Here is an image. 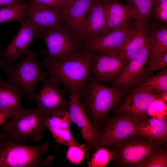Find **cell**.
<instances>
[{"instance_id":"obj_9","label":"cell","mask_w":167,"mask_h":167,"mask_svg":"<svg viewBox=\"0 0 167 167\" xmlns=\"http://www.w3.org/2000/svg\"><path fill=\"white\" fill-rule=\"evenodd\" d=\"M158 27V24H152L150 35L144 47L127 64L111 87L126 91L139 84L143 80V67L151 50L152 36Z\"/></svg>"},{"instance_id":"obj_11","label":"cell","mask_w":167,"mask_h":167,"mask_svg":"<svg viewBox=\"0 0 167 167\" xmlns=\"http://www.w3.org/2000/svg\"><path fill=\"white\" fill-rule=\"evenodd\" d=\"M126 92L120 103L113 109V115L125 114L141 118H147L150 103L159 96L148 87L139 83Z\"/></svg>"},{"instance_id":"obj_30","label":"cell","mask_w":167,"mask_h":167,"mask_svg":"<svg viewBox=\"0 0 167 167\" xmlns=\"http://www.w3.org/2000/svg\"><path fill=\"white\" fill-rule=\"evenodd\" d=\"M55 141L59 144L69 146L77 143L70 130L48 127Z\"/></svg>"},{"instance_id":"obj_25","label":"cell","mask_w":167,"mask_h":167,"mask_svg":"<svg viewBox=\"0 0 167 167\" xmlns=\"http://www.w3.org/2000/svg\"><path fill=\"white\" fill-rule=\"evenodd\" d=\"M140 83L148 87L157 94L167 91V68L154 75L145 77Z\"/></svg>"},{"instance_id":"obj_23","label":"cell","mask_w":167,"mask_h":167,"mask_svg":"<svg viewBox=\"0 0 167 167\" xmlns=\"http://www.w3.org/2000/svg\"><path fill=\"white\" fill-rule=\"evenodd\" d=\"M152 48L146 62L147 66L167 53V28L162 27L154 32L152 39Z\"/></svg>"},{"instance_id":"obj_16","label":"cell","mask_w":167,"mask_h":167,"mask_svg":"<svg viewBox=\"0 0 167 167\" xmlns=\"http://www.w3.org/2000/svg\"><path fill=\"white\" fill-rule=\"evenodd\" d=\"M149 21L135 19L123 46L121 54L126 61L131 60L144 47L149 36Z\"/></svg>"},{"instance_id":"obj_37","label":"cell","mask_w":167,"mask_h":167,"mask_svg":"<svg viewBox=\"0 0 167 167\" xmlns=\"http://www.w3.org/2000/svg\"><path fill=\"white\" fill-rule=\"evenodd\" d=\"M22 0H0V7L23 2Z\"/></svg>"},{"instance_id":"obj_39","label":"cell","mask_w":167,"mask_h":167,"mask_svg":"<svg viewBox=\"0 0 167 167\" xmlns=\"http://www.w3.org/2000/svg\"><path fill=\"white\" fill-rule=\"evenodd\" d=\"M166 0H152L153 9V11H154L155 8L160 2Z\"/></svg>"},{"instance_id":"obj_19","label":"cell","mask_w":167,"mask_h":167,"mask_svg":"<svg viewBox=\"0 0 167 167\" xmlns=\"http://www.w3.org/2000/svg\"><path fill=\"white\" fill-rule=\"evenodd\" d=\"M24 17L34 28L36 32L49 29L64 21L61 11L49 7H39L26 11H24Z\"/></svg>"},{"instance_id":"obj_33","label":"cell","mask_w":167,"mask_h":167,"mask_svg":"<svg viewBox=\"0 0 167 167\" xmlns=\"http://www.w3.org/2000/svg\"><path fill=\"white\" fill-rule=\"evenodd\" d=\"M167 150L163 146L142 167H167Z\"/></svg>"},{"instance_id":"obj_24","label":"cell","mask_w":167,"mask_h":167,"mask_svg":"<svg viewBox=\"0 0 167 167\" xmlns=\"http://www.w3.org/2000/svg\"><path fill=\"white\" fill-rule=\"evenodd\" d=\"M132 10L135 19L149 21L154 11L152 0H126Z\"/></svg>"},{"instance_id":"obj_6","label":"cell","mask_w":167,"mask_h":167,"mask_svg":"<svg viewBox=\"0 0 167 167\" xmlns=\"http://www.w3.org/2000/svg\"><path fill=\"white\" fill-rule=\"evenodd\" d=\"M48 117L37 107L24 109L19 115L7 120L2 130L17 142H25L28 139L35 142H40L48 129Z\"/></svg>"},{"instance_id":"obj_1","label":"cell","mask_w":167,"mask_h":167,"mask_svg":"<svg viewBox=\"0 0 167 167\" xmlns=\"http://www.w3.org/2000/svg\"><path fill=\"white\" fill-rule=\"evenodd\" d=\"M94 53L83 46L71 56L61 62L52 63L44 60L38 62L44 67L48 75L58 84L65 86L70 92L80 96L91 74Z\"/></svg>"},{"instance_id":"obj_28","label":"cell","mask_w":167,"mask_h":167,"mask_svg":"<svg viewBox=\"0 0 167 167\" xmlns=\"http://www.w3.org/2000/svg\"><path fill=\"white\" fill-rule=\"evenodd\" d=\"M72 123L68 110L48 117L46 120L47 128L70 130Z\"/></svg>"},{"instance_id":"obj_41","label":"cell","mask_w":167,"mask_h":167,"mask_svg":"<svg viewBox=\"0 0 167 167\" xmlns=\"http://www.w3.org/2000/svg\"><path fill=\"white\" fill-rule=\"evenodd\" d=\"M117 0V1H119L120 0Z\"/></svg>"},{"instance_id":"obj_3","label":"cell","mask_w":167,"mask_h":167,"mask_svg":"<svg viewBox=\"0 0 167 167\" xmlns=\"http://www.w3.org/2000/svg\"><path fill=\"white\" fill-rule=\"evenodd\" d=\"M48 143L28 145L17 142L0 133V167H39L50 165L52 158L43 159L49 149Z\"/></svg>"},{"instance_id":"obj_38","label":"cell","mask_w":167,"mask_h":167,"mask_svg":"<svg viewBox=\"0 0 167 167\" xmlns=\"http://www.w3.org/2000/svg\"><path fill=\"white\" fill-rule=\"evenodd\" d=\"M159 97L166 103L167 102V91H163L160 93Z\"/></svg>"},{"instance_id":"obj_22","label":"cell","mask_w":167,"mask_h":167,"mask_svg":"<svg viewBox=\"0 0 167 167\" xmlns=\"http://www.w3.org/2000/svg\"><path fill=\"white\" fill-rule=\"evenodd\" d=\"M93 0H75L66 12L64 22L79 39L83 23Z\"/></svg>"},{"instance_id":"obj_36","label":"cell","mask_w":167,"mask_h":167,"mask_svg":"<svg viewBox=\"0 0 167 167\" xmlns=\"http://www.w3.org/2000/svg\"><path fill=\"white\" fill-rule=\"evenodd\" d=\"M14 117L12 113L0 109V126L3 124L8 118H14Z\"/></svg>"},{"instance_id":"obj_8","label":"cell","mask_w":167,"mask_h":167,"mask_svg":"<svg viewBox=\"0 0 167 167\" xmlns=\"http://www.w3.org/2000/svg\"><path fill=\"white\" fill-rule=\"evenodd\" d=\"M146 118L128 114L113 115L99 129L98 140L92 151L102 147H112L136 135L139 125Z\"/></svg>"},{"instance_id":"obj_20","label":"cell","mask_w":167,"mask_h":167,"mask_svg":"<svg viewBox=\"0 0 167 167\" xmlns=\"http://www.w3.org/2000/svg\"><path fill=\"white\" fill-rule=\"evenodd\" d=\"M26 96L20 88L7 80L0 79V109L11 113L14 118L16 117L24 109L21 99Z\"/></svg>"},{"instance_id":"obj_7","label":"cell","mask_w":167,"mask_h":167,"mask_svg":"<svg viewBox=\"0 0 167 167\" xmlns=\"http://www.w3.org/2000/svg\"><path fill=\"white\" fill-rule=\"evenodd\" d=\"M35 36L41 38L45 41L47 50L44 60L49 62L63 61L82 46L79 39L64 22L49 29L36 32Z\"/></svg>"},{"instance_id":"obj_21","label":"cell","mask_w":167,"mask_h":167,"mask_svg":"<svg viewBox=\"0 0 167 167\" xmlns=\"http://www.w3.org/2000/svg\"><path fill=\"white\" fill-rule=\"evenodd\" d=\"M136 135L152 141L166 144L167 142V117H147L140 123Z\"/></svg>"},{"instance_id":"obj_2","label":"cell","mask_w":167,"mask_h":167,"mask_svg":"<svg viewBox=\"0 0 167 167\" xmlns=\"http://www.w3.org/2000/svg\"><path fill=\"white\" fill-rule=\"evenodd\" d=\"M126 92L106 86L91 74L80 97L84 112L92 123L99 129L110 111L120 103Z\"/></svg>"},{"instance_id":"obj_26","label":"cell","mask_w":167,"mask_h":167,"mask_svg":"<svg viewBox=\"0 0 167 167\" xmlns=\"http://www.w3.org/2000/svg\"><path fill=\"white\" fill-rule=\"evenodd\" d=\"M25 2L0 7V23L17 21L21 22L24 17Z\"/></svg>"},{"instance_id":"obj_34","label":"cell","mask_w":167,"mask_h":167,"mask_svg":"<svg viewBox=\"0 0 167 167\" xmlns=\"http://www.w3.org/2000/svg\"><path fill=\"white\" fill-rule=\"evenodd\" d=\"M167 65V53L148 65L143 69V79L153 72L166 66Z\"/></svg>"},{"instance_id":"obj_27","label":"cell","mask_w":167,"mask_h":167,"mask_svg":"<svg viewBox=\"0 0 167 167\" xmlns=\"http://www.w3.org/2000/svg\"><path fill=\"white\" fill-rule=\"evenodd\" d=\"M25 3L24 11L33 8L49 7L59 10L64 17L66 6V0H28Z\"/></svg>"},{"instance_id":"obj_35","label":"cell","mask_w":167,"mask_h":167,"mask_svg":"<svg viewBox=\"0 0 167 167\" xmlns=\"http://www.w3.org/2000/svg\"><path fill=\"white\" fill-rule=\"evenodd\" d=\"M154 18L160 21L167 22V0L160 2L154 11Z\"/></svg>"},{"instance_id":"obj_13","label":"cell","mask_w":167,"mask_h":167,"mask_svg":"<svg viewBox=\"0 0 167 167\" xmlns=\"http://www.w3.org/2000/svg\"><path fill=\"white\" fill-rule=\"evenodd\" d=\"M80 100L79 94L70 92L68 112L72 122L78 126L82 137L86 142V151H92L97 143L99 129L91 122L84 112Z\"/></svg>"},{"instance_id":"obj_29","label":"cell","mask_w":167,"mask_h":167,"mask_svg":"<svg viewBox=\"0 0 167 167\" xmlns=\"http://www.w3.org/2000/svg\"><path fill=\"white\" fill-rule=\"evenodd\" d=\"M111 159L110 151L105 147H102L93 152L92 157L88 162V166L104 167Z\"/></svg>"},{"instance_id":"obj_15","label":"cell","mask_w":167,"mask_h":167,"mask_svg":"<svg viewBox=\"0 0 167 167\" xmlns=\"http://www.w3.org/2000/svg\"><path fill=\"white\" fill-rule=\"evenodd\" d=\"M20 23V29L11 42L4 49H0V56L4 57L9 63L17 62L36 37L35 29L26 19L24 17Z\"/></svg>"},{"instance_id":"obj_10","label":"cell","mask_w":167,"mask_h":167,"mask_svg":"<svg viewBox=\"0 0 167 167\" xmlns=\"http://www.w3.org/2000/svg\"><path fill=\"white\" fill-rule=\"evenodd\" d=\"M41 82L40 90L28 97L29 100L34 101L36 107L48 117L68 110L69 100L58 84L50 78Z\"/></svg>"},{"instance_id":"obj_5","label":"cell","mask_w":167,"mask_h":167,"mask_svg":"<svg viewBox=\"0 0 167 167\" xmlns=\"http://www.w3.org/2000/svg\"><path fill=\"white\" fill-rule=\"evenodd\" d=\"M25 54L23 58L14 64L5 59L0 60V67L6 74L7 80L22 89L29 97L36 93L37 83L47 79L48 75L40 69L33 51L28 49Z\"/></svg>"},{"instance_id":"obj_12","label":"cell","mask_w":167,"mask_h":167,"mask_svg":"<svg viewBox=\"0 0 167 167\" xmlns=\"http://www.w3.org/2000/svg\"><path fill=\"white\" fill-rule=\"evenodd\" d=\"M93 53L91 74L103 84L113 83L128 63L121 52Z\"/></svg>"},{"instance_id":"obj_32","label":"cell","mask_w":167,"mask_h":167,"mask_svg":"<svg viewBox=\"0 0 167 167\" xmlns=\"http://www.w3.org/2000/svg\"><path fill=\"white\" fill-rule=\"evenodd\" d=\"M85 144L79 145L78 143L69 146L66 157L71 162L79 164L83 161L86 150Z\"/></svg>"},{"instance_id":"obj_40","label":"cell","mask_w":167,"mask_h":167,"mask_svg":"<svg viewBox=\"0 0 167 167\" xmlns=\"http://www.w3.org/2000/svg\"><path fill=\"white\" fill-rule=\"evenodd\" d=\"M66 0V11L65 15L66 12L68 10L69 8H70L71 5H72V3L75 0Z\"/></svg>"},{"instance_id":"obj_17","label":"cell","mask_w":167,"mask_h":167,"mask_svg":"<svg viewBox=\"0 0 167 167\" xmlns=\"http://www.w3.org/2000/svg\"><path fill=\"white\" fill-rule=\"evenodd\" d=\"M133 22L109 31L103 36L88 44L83 45L88 50L93 52H113L121 53L123 46Z\"/></svg>"},{"instance_id":"obj_31","label":"cell","mask_w":167,"mask_h":167,"mask_svg":"<svg viewBox=\"0 0 167 167\" xmlns=\"http://www.w3.org/2000/svg\"><path fill=\"white\" fill-rule=\"evenodd\" d=\"M167 103L159 96L149 104L147 110V115L153 118L163 117L167 116Z\"/></svg>"},{"instance_id":"obj_18","label":"cell","mask_w":167,"mask_h":167,"mask_svg":"<svg viewBox=\"0 0 167 167\" xmlns=\"http://www.w3.org/2000/svg\"><path fill=\"white\" fill-rule=\"evenodd\" d=\"M103 6L109 32L122 27L135 19L131 8L119 1L103 0Z\"/></svg>"},{"instance_id":"obj_4","label":"cell","mask_w":167,"mask_h":167,"mask_svg":"<svg viewBox=\"0 0 167 167\" xmlns=\"http://www.w3.org/2000/svg\"><path fill=\"white\" fill-rule=\"evenodd\" d=\"M163 144L138 135L112 147L113 164L118 167H142Z\"/></svg>"},{"instance_id":"obj_14","label":"cell","mask_w":167,"mask_h":167,"mask_svg":"<svg viewBox=\"0 0 167 167\" xmlns=\"http://www.w3.org/2000/svg\"><path fill=\"white\" fill-rule=\"evenodd\" d=\"M108 32L103 0H93L84 20L79 40L82 45L88 44Z\"/></svg>"}]
</instances>
